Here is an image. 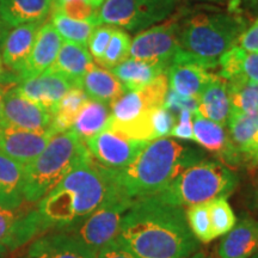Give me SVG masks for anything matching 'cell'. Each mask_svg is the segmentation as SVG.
<instances>
[{
    "mask_svg": "<svg viewBox=\"0 0 258 258\" xmlns=\"http://www.w3.org/2000/svg\"><path fill=\"white\" fill-rule=\"evenodd\" d=\"M170 63L157 60H139L128 57L118 63L111 73L120 80L127 91L143 89L160 74L166 73Z\"/></svg>",
    "mask_w": 258,
    "mask_h": 258,
    "instance_id": "obj_21",
    "label": "cell"
},
{
    "mask_svg": "<svg viewBox=\"0 0 258 258\" xmlns=\"http://www.w3.org/2000/svg\"><path fill=\"white\" fill-rule=\"evenodd\" d=\"M3 115V93L0 91V118H2Z\"/></svg>",
    "mask_w": 258,
    "mask_h": 258,
    "instance_id": "obj_48",
    "label": "cell"
},
{
    "mask_svg": "<svg viewBox=\"0 0 258 258\" xmlns=\"http://www.w3.org/2000/svg\"><path fill=\"white\" fill-rule=\"evenodd\" d=\"M54 0H0V17L10 28L42 22L53 10Z\"/></svg>",
    "mask_w": 258,
    "mask_h": 258,
    "instance_id": "obj_22",
    "label": "cell"
},
{
    "mask_svg": "<svg viewBox=\"0 0 258 258\" xmlns=\"http://www.w3.org/2000/svg\"><path fill=\"white\" fill-rule=\"evenodd\" d=\"M110 116V105L95 99H89L80 109L71 129L83 141H85L86 139L104 131L108 127Z\"/></svg>",
    "mask_w": 258,
    "mask_h": 258,
    "instance_id": "obj_26",
    "label": "cell"
},
{
    "mask_svg": "<svg viewBox=\"0 0 258 258\" xmlns=\"http://www.w3.org/2000/svg\"><path fill=\"white\" fill-rule=\"evenodd\" d=\"M247 166L256 167L258 166V128L256 134H254L252 146H251L249 157H247Z\"/></svg>",
    "mask_w": 258,
    "mask_h": 258,
    "instance_id": "obj_44",
    "label": "cell"
},
{
    "mask_svg": "<svg viewBox=\"0 0 258 258\" xmlns=\"http://www.w3.org/2000/svg\"><path fill=\"white\" fill-rule=\"evenodd\" d=\"M209 213H211L213 230L217 238L228 233L237 224L233 209L228 203L227 198L224 196L209 201Z\"/></svg>",
    "mask_w": 258,
    "mask_h": 258,
    "instance_id": "obj_34",
    "label": "cell"
},
{
    "mask_svg": "<svg viewBox=\"0 0 258 258\" xmlns=\"http://www.w3.org/2000/svg\"><path fill=\"white\" fill-rule=\"evenodd\" d=\"M177 14L166 22L140 31L132 41L129 57L139 60H157L171 63L172 57L179 49V19Z\"/></svg>",
    "mask_w": 258,
    "mask_h": 258,
    "instance_id": "obj_9",
    "label": "cell"
},
{
    "mask_svg": "<svg viewBox=\"0 0 258 258\" xmlns=\"http://www.w3.org/2000/svg\"><path fill=\"white\" fill-rule=\"evenodd\" d=\"M24 166L0 153V207L15 209L24 200Z\"/></svg>",
    "mask_w": 258,
    "mask_h": 258,
    "instance_id": "obj_24",
    "label": "cell"
},
{
    "mask_svg": "<svg viewBox=\"0 0 258 258\" xmlns=\"http://www.w3.org/2000/svg\"><path fill=\"white\" fill-rule=\"evenodd\" d=\"M134 200L129 199L114 184L110 195L73 230L66 231L78 237L92 250L98 251L117 238L121 221Z\"/></svg>",
    "mask_w": 258,
    "mask_h": 258,
    "instance_id": "obj_8",
    "label": "cell"
},
{
    "mask_svg": "<svg viewBox=\"0 0 258 258\" xmlns=\"http://www.w3.org/2000/svg\"><path fill=\"white\" fill-rule=\"evenodd\" d=\"M198 114L226 127L231 114V101L227 82L218 74L211 79L199 96Z\"/></svg>",
    "mask_w": 258,
    "mask_h": 258,
    "instance_id": "obj_20",
    "label": "cell"
},
{
    "mask_svg": "<svg viewBox=\"0 0 258 258\" xmlns=\"http://www.w3.org/2000/svg\"><path fill=\"white\" fill-rule=\"evenodd\" d=\"M40 27L41 22L21 24L14 27L5 35L3 40L2 59L6 66L18 73L22 72L34 47Z\"/></svg>",
    "mask_w": 258,
    "mask_h": 258,
    "instance_id": "obj_18",
    "label": "cell"
},
{
    "mask_svg": "<svg viewBox=\"0 0 258 258\" xmlns=\"http://www.w3.org/2000/svg\"><path fill=\"white\" fill-rule=\"evenodd\" d=\"M194 141L220 158L222 152L227 146V131L224 125L217 122L208 120L195 112L192 122Z\"/></svg>",
    "mask_w": 258,
    "mask_h": 258,
    "instance_id": "obj_28",
    "label": "cell"
},
{
    "mask_svg": "<svg viewBox=\"0 0 258 258\" xmlns=\"http://www.w3.org/2000/svg\"><path fill=\"white\" fill-rule=\"evenodd\" d=\"M110 120L116 123H131L146 114L148 110H152L148 106L140 89L125 91L123 95L110 103Z\"/></svg>",
    "mask_w": 258,
    "mask_h": 258,
    "instance_id": "obj_29",
    "label": "cell"
},
{
    "mask_svg": "<svg viewBox=\"0 0 258 258\" xmlns=\"http://www.w3.org/2000/svg\"><path fill=\"white\" fill-rule=\"evenodd\" d=\"M88 2L93 6V8L98 9L99 6H101V5L103 4V3L105 2V0H88Z\"/></svg>",
    "mask_w": 258,
    "mask_h": 258,
    "instance_id": "obj_46",
    "label": "cell"
},
{
    "mask_svg": "<svg viewBox=\"0 0 258 258\" xmlns=\"http://www.w3.org/2000/svg\"><path fill=\"white\" fill-rule=\"evenodd\" d=\"M90 154L106 169H123L133 161L148 141L135 140L105 128L84 141Z\"/></svg>",
    "mask_w": 258,
    "mask_h": 258,
    "instance_id": "obj_10",
    "label": "cell"
},
{
    "mask_svg": "<svg viewBox=\"0 0 258 258\" xmlns=\"http://www.w3.org/2000/svg\"><path fill=\"white\" fill-rule=\"evenodd\" d=\"M243 76L249 82L258 84V51H246L243 60Z\"/></svg>",
    "mask_w": 258,
    "mask_h": 258,
    "instance_id": "obj_43",
    "label": "cell"
},
{
    "mask_svg": "<svg viewBox=\"0 0 258 258\" xmlns=\"http://www.w3.org/2000/svg\"><path fill=\"white\" fill-rule=\"evenodd\" d=\"M88 152L72 129L54 134L38 157L24 166L25 201H40Z\"/></svg>",
    "mask_w": 258,
    "mask_h": 258,
    "instance_id": "obj_4",
    "label": "cell"
},
{
    "mask_svg": "<svg viewBox=\"0 0 258 258\" xmlns=\"http://www.w3.org/2000/svg\"><path fill=\"white\" fill-rule=\"evenodd\" d=\"M112 188L109 170L88 152L40 200L36 209L43 232L73 230L105 201Z\"/></svg>",
    "mask_w": 258,
    "mask_h": 258,
    "instance_id": "obj_2",
    "label": "cell"
},
{
    "mask_svg": "<svg viewBox=\"0 0 258 258\" xmlns=\"http://www.w3.org/2000/svg\"><path fill=\"white\" fill-rule=\"evenodd\" d=\"M116 239L139 258H189L200 246L183 207L154 196L134 200Z\"/></svg>",
    "mask_w": 258,
    "mask_h": 258,
    "instance_id": "obj_1",
    "label": "cell"
},
{
    "mask_svg": "<svg viewBox=\"0 0 258 258\" xmlns=\"http://www.w3.org/2000/svg\"><path fill=\"white\" fill-rule=\"evenodd\" d=\"M93 64L95 63H93L92 56L86 46L63 41L55 62L53 63L50 70L63 74L80 88L83 77Z\"/></svg>",
    "mask_w": 258,
    "mask_h": 258,
    "instance_id": "obj_23",
    "label": "cell"
},
{
    "mask_svg": "<svg viewBox=\"0 0 258 258\" xmlns=\"http://www.w3.org/2000/svg\"><path fill=\"white\" fill-rule=\"evenodd\" d=\"M194 258H205V257H203V256H202V254H201V253H200V254H198V256H195V257H194Z\"/></svg>",
    "mask_w": 258,
    "mask_h": 258,
    "instance_id": "obj_54",
    "label": "cell"
},
{
    "mask_svg": "<svg viewBox=\"0 0 258 258\" xmlns=\"http://www.w3.org/2000/svg\"><path fill=\"white\" fill-rule=\"evenodd\" d=\"M29 258H96L92 250L78 237L70 232L61 231L43 235L31 244Z\"/></svg>",
    "mask_w": 258,
    "mask_h": 258,
    "instance_id": "obj_16",
    "label": "cell"
},
{
    "mask_svg": "<svg viewBox=\"0 0 258 258\" xmlns=\"http://www.w3.org/2000/svg\"><path fill=\"white\" fill-rule=\"evenodd\" d=\"M89 97L83 89L74 88L64 95L60 102L51 109V125L54 133L70 131L72 128L80 109L89 101Z\"/></svg>",
    "mask_w": 258,
    "mask_h": 258,
    "instance_id": "obj_27",
    "label": "cell"
},
{
    "mask_svg": "<svg viewBox=\"0 0 258 258\" xmlns=\"http://www.w3.org/2000/svg\"><path fill=\"white\" fill-rule=\"evenodd\" d=\"M27 258H29V257H27Z\"/></svg>",
    "mask_w": 258,
    "mask_h": 258,
    "instance_id": "obj_55",
    "label": "cell"
},
{
    "mask_svg": "<svg viewBox=\"0 0 258 258\" xmlns=\"http://www.w3.org/2000/svg\"><path fill=\"white\" fill-rule=\"evenodd\" d=\"M257 252L258 221L250 217L235 224L218 246L219 258H249Z\"/></svg>",
    "mask_w": 258,
    "mask_h": 258,
    "instance_id": "obj_19",
    "label": "cell"
},
{
    "mask_svg": "<svg viewBox=\"0 0 258 258\" xmlns=\"http://www.w3.org/2000/svg\"><path fill=\"white\" fill-rule=\"evenodd\" d=\"M43 232L37 209L0 207V252L14 250Z\"/></svg>",
    "mask_w": 258,
    "mask_h": 258,
    "instance_id": "obj_14",
    "label": "cell"
},
{
    "mask_svg": "<svg viewBox=\"0 0 258 258\" xmlns=\"http://www.w3.org/2000/svg\"><path fill=\"white\" fill-rule=\"evenodd\" d=\"M62 38L50 22L42 24L36 35L34 47L30 55L28 57L27 63L22 70L21 80L27 79L29 77L37 76L49 70L59 54L62 44Z\"/></svg>",
    "mask_w": 258,
    "mask_h": 258,
    "instance_id": "obj_17",
    "label": "cell"
},
{
    "mask_svg": "<svg viewBox=\"0 0 258 258\" xmlns=\"http://www.w3.org/2000/svg\"><path fill=\"white\" fill-rule=\"evenodd\" d=\"M245 2H246L249 5H254L258 2V0H245Z\"/></svg>",
    "mask_w": 258,
    "mask_h": 258,
    "instance_id": "obj_50",
    "label": "cell"
},
{
    "mask_svg": "<svg viewBox=\"0 0 258 258\" xmlns=\"http://www.w3.org/2000/svg\"><path fill=\"white\" fill-rule=\"evenodd\" d=\"M199 151L171 138L148 141L137 158L123 169H108L114 184L132 200L163 191L188 167L202 161Z\"/></svg>",
    "mask_w": 258,
    "mask_h": 258,
    "instance_id": "obj_3",
    "label": "cell"
},
{
    "mask_svg": "<svg viewBox=\"0 0 258 258\" xmlns=\"http://www.w3.org/2000/svg\"><path fill=\"white\" fill-rule=\"evenodd\" d=\"M164 106L169 109L170 111H172L175 115H178V112L182 110H191L194 112H198L199 98L179 96L169 88L165 102H164Z\"/></svg>",
    "mask_w": 258,
    "mask_h": 258,
    "instance_id": "obj_39",
    "label": "cell"
},
{
    "mask_svg": "<svg viewBox=\"0 0 258 258\" xmlns=\"http://www.w3.org/2000/svg\"><path fill=\"white\" fill-rule=\"evenodd\" d=\"M239 183L237 173L218 161H200L177 176L154 198L171 206H194L212 201L217 198H228Z\"/></svg>",
    "mask_w": 258,
    "mask_h": 258,
    "instance_id": "obj_6",
    "label": "cell"
},
{
    "mask_svg": "<svg viewBox=\"0 0 258 258\" xmlns=\"http://www.w3.org/2000/svg\"><path fill=\"white\" fill-rule=\"evenodd\" d=\"M179 0H105L97 9L98 24L143 31L173 14Z\"/></svg>",
    "mask_w": 258,
    "mask_h": 258,
    "instance_id": "obj_7",
    "label": "cell"
},
{
    "mask_svg": "<svg viewBox=\"0 0 258 258\" xmlns=\"http://www.w3.org/2000/svg\"><path fill=\"white\" fill-rule=\"evenodd\" d=\"M96 258H139L138 256L122 245L117 239H114L97 251Z\"/></svg>",
    "mask_w": 258,
    "mask_h": 258,
    "instance_id": "obj_41",
    "label": "cell"
},
{
    "mask_svg": "<svg viewBox=\"0 0 258 258\" xmlns=\"http://www.w3.org/2000/svg\"><path fill=\"white\" fill-rule=\"evenodd\" d=\"M195 112L191 110H182L177 115V121L173 125L171 134L180 140H194L192 122Z\"/></svg>",
    "mask_w": 258,
    "mask_h": 258,
    "instance_id": "obj_40",
    "label": "cell"
},
{
    "mask_svg": "<svg viewBox=\"0 0 258 258\" xmlns=\"http://www.w3.org/2000/svg\"><path fill=\"white\" fill-rule=\"evenodd\" d=\"M213 69L212 64L179 48L167 69L169 88L179 96L199 98L211 79L209 70Z\"/></svg>",
    "mask_w": 258,
    "mask_h": 258,
    "instance_id": "obj_11",
    "label": "cell"
},
{
    "mask_svg": "<svg viewBox=\"0 0 258 258\" xmlns=\"http://www.w3.org/2000/svg\"><path fill=\"white\" fill-rule=\"evenodd\" d=\"M6 28H9V27L4 23V22H3L2 17H0V41L4 40L5 35L8 34V29Z\"/></svg>",
    "mask_w": 258,
    "mask_h": 258,
    "instance_id": "obj_45",
    "label": "cell"
},
{
    "mask_svg": "<svg viewBox=\"0 0 258 258\" xmlns=\"http://www.w3.org/2000/svg\"><path fill=\"white\" fill-rule=\"evenodd\" d=\"M254 202H256V206H257V207H258V180H257L256 192H254Z\"/></svg>",
    "mask_w": 258,
    "mask_h": 258,
    "instance_id": "obj_49",
    "label": "cell"
},
{
    "mask_svg": "<svg viewBox=\"0 0 258 258\" xmlns=\"http://www.w3.org/2000/svg\"><path fill=\"white\" fill-rule=\"evenodd\" d=\"M50 23L55 28L62 41L73 42L83 46H88L91 34L96 28V25L90 22L76 21L61 14L57 10H53Z\"/></svg>",
    "mask_w": 258,
    "mask_h": 258,
    "instance_id": "obj_31",
    "label": "cell"
},
{
    "mask_svg": "<svg viewBox=\"0 0 258 258\" xmlns=\"http://www.w3.org/2000/svg\"><path fill=\"white\" fill-rule=\"evenodd\" d=\"M200 2H222V0H200Z\"/></svg>",
    "mask_w": 258,
    "mask_h": 258,
    "instance_id": "obj_52",
    "label": "cell"
},
{
    "mask_svg": "<svg viewBox=\"0 0 258 258\" xmlns=\"http://www.w3.org/2000/svg\"><path fill=\"white\" fill-rule=\"evenodd\" d=\"M185 217L190 231L200 243L208 244L217 239L209 213V201L189 206L185 211Z\"/></svg>",
    "mask_w": 258,
    "mask_h": 258,
    "instance_id": "obj_32",
    "label": "cell"
},
{
    "mask_svg": "<svg viewBox=\"0 0 258 258\" xmlns=\"http://www.w3.org/2000/svg\"><path fill=\"white\" fill-rule=\"evenodd\" d=\"M245 54H246V51L238 44L225 51L218 59V67H220L218 76H220L226 82H233V80L244 77L243 60Z\"/></svg>",
    "mask_w": 258,
    "mask_h": 258,
    "instance_id": "obj_35",
    "label": "cell"
},
{
    "mask_svg": "<svg viewBox=\"0 0 258 258\" xmlns=\"http://www.w3.org/2000/svg\"><path fill=\"white\" fill-rule=\"evenodd\" d=\"M74 88L78 86L73 80L49 69L37 76L21 80L18 86H16V90L21 95L40 103L51 111L60 99Z\"/></svg>",
    "mask_w": 258,
    "mask_h": 258,
    "instance_id": "obj_15",
    "label": "cell"
},
{
    "mask_svg": "<svg viewBox=\"0 0 258 258\" xmlns=\"http://www.w3.org/2000/svg\"><path fill=\"white\" fill-rule=\"evenodd\" d=\"M53 10H57L61 14L76 21L90 22L96 27L99 25L97 21V9L93 8L88 0H70L55 6Z\"/></svg>",
    "mask_w": 258,
    "mask_h": 258,
    "instance_id": "obj_36",
    "label": "cell"
},
{
    "mask_svg": "<svg viewBox=\"0 0 258 258\" xmlns=\"http://www.w3.org/2000/svg\"><path fill=\"white\" fill-rule=\"evenodd\" d=\"M0 123L31 132L51 131V112L40 103L31 101L17 90L3 95V115Z\"/></svg>",
    "mask_w": 258,
    "mask_h": 258,
    "instance_id": "obj_12",
    "label": "cell"
},
{
    "mask_svg": "<svg viewBox=\"0 0 258 258\" xmlns=\"http://www.w3.org/2000/svg\"><path fill=\"white\" fill-rule=\"evenodd\" d=\"M227 86L232 111L258 114V84L241 77L233 82H227Z\"/></svg>",
    "mask_w": 258,
    "mask_h": 258,
    "instance_id": "obj_30",
    "label": "cell"
},
{
    "mask_svg": "<svg viewBox=\"0 0 258 258\" xmlns=\"http://www.w3.org/2000/svg\"><path fill=\"white\" fill-rule=\"evenodd\" d=\"M238 46L245 51H258V17L240 35Z\"/></svg>",
    "mask_w": 258,
    "mask_h": 258,
    "instance_id": "obj_42",
    "label": "cell"
},
{
    "mask_svg": "<svg viewBox=\"0 0 258 258\" xmlns=\"http://www.w3.org/2000/svg\"><path fill=\"white\" fill-rule=\"evenodd\" d=\"M2 73H3V61L0 59V78H2Z\"/></svg>",
    "mask_w": 258,
    "mask_h": 258,
    "instance_id": "obj_51",
    "label": "cell"
},
{
    "mask_svg": "<svg viewBox=\"0 0 258 258\" xmlns=\"http://www.w3.org/2000/svg\"><path fill=\"white\" fill-rule=\"evenodd\" d=\"M131 43V36L127 32L115 28L108 47L104 51V55L98 64H101L103 69L111 70L118 63L123 62L125 59H128Z\"/></svg>",
    "mask_w": 258,
    "mask_h": 258,
    "instance_id": "obj_33",
    "label": "cell"
},
{
    "mask_svg": "<svg viewBox=\"0 0 258 258\" xmlns=\"http://www.w3.org/2000/svg\"><path fill=\"white\" fill-rule=\"evenodd\" d=\"M53 131L31 132L0 123V153L27 166L46 148Z\"/></svg>",
    "mask_w": 258,
    "mask_h": 258,
    "instance_id": "obj_13",
    "label": "cell"
},
{
    "mask_svg": "<svg viewBox=\"0 0 258 258\" xmlns=\"http://www.w3.org/2000/svg\"><path fill=\"white\" fill-rule=\"evenodd\" d=\"M114 30L115 27H112V25L101 24L97 25L91 34L88 46L90 49V54H91V56L97 62H99L102 60L103 55H104V51L106 47H108L109 41H110Z\"/></svg>",
    "mask_w": 258,
    "mask_h": 258,
    "instance_id": "obj_37",
    "label": "cell"
},
{
    "mask_svg": "<svg viewBox=\"0 0 258 258\" xmlns=\"http://www.w3.org/2000/svg\"><path fill=\"white\" fill-rule=\"evenodd\" d=\"M176 121L177 115L170 111L169 109H166L165 106L154 109L152 112V123L156 139L166 138L167 135H170Z\"/></svg>",
    "mask_w": 258,
    "mask_h": 258,
    "instance_id": "obj_38",
    "label": "cell"
},
{
    "mask_svg": "<svg viewBox=\"0 0 258 258\" xmlns=\"http://www.w3.org/2000/svg\"><path fill=\"white\" fill-rule=\"evenodd\" d=\"M66 2H70V0H54L53 8H55V6L62 4V3H66Z\"/></svg>",
    "mask_w": 258,
    "mask_h": 258,
    "instance_id": "obj_47",
    "label": "cell"
},
{
    "mask_svg": "<svg viewBox=\"0 0 258 258\" xmlns=\"http://www.w3.org/2000/svg\"><path fill=\"white\" fill-rule=\"evenodd\" d=\"M249 258H258V252H257V253H254L253 256H251V257H249Z\"/></svg>",
    "mask_w": 258,
    "mask_h": 258,
    "instance_id": "obj_53",
    "label": "cell"
},
{
    "mask_svg": "<svg viewBox=\"0 0 258 258\" xmlns=\"http://www.w3.org/2000/svg\"><path fill=\"white\" fill-rule=\"evenodd\" d=\"M246 22L238 14H199L179 29V48L214 69L225 51L237 46Z\"/></svg>",
    "mask_w": 258,
    "mask_h": 258,
    "instance_id": "obj_5",
    "label": "cell"
},
{
    "mask_svg": "<svg viewBox=\"0 0 258 258\" xmlns=\"http://www.w3.org/2000/svg\"><path fill=\"white\" fill-rule=\"evenodd\" d=\"M80 88L90 99L106 103L109 105L127 91L111 71L96 64H93L83 77Z\"/></svg>",
    "mask_w": 258,
    "mask_h": 258,
    "instance_id": "obj_25",
    "label": "cell"
}]
</instances>
